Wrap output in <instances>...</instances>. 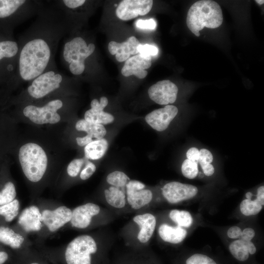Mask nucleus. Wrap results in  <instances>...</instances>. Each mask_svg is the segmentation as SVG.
<instances>
[{"label": "nucleus", "instance_id": "6ab92c4d", "mask_svg": "<svg viewBox=\"0 0 264 264\" xmlns=\"http://www.w3.org/2000/svg\"><path fill=\"white\" fill-rule=\"evenodd\" d=\"M105 203L113 211L118 213H127L125 188L110 185L104 191Z\"/></svg>", "mask_w": 264, "mask_h": 264}, {"label": "nucleus", "instance_id": "3c124183", "mask_svg": "<svg viewBox=\"0 0 264 264\" xmlns=\"http://www.w3.org/2000/svg\"><path fill=\"white\" fill-rule=\"evenodd\" d=\"M253 196V194L250 192H248L245 194V197L246 198V199H251Z\"/></svg>", "mask_w": 264, "mask_h": 264}, {"label": "nucleus", "instance_id": "c03bdc74", "mask_svg": "<svg viewBox=\"0 0 264 264\" xmlns=\"http://www.w3.org/2000/svg\"><path fill=\"white\" fill-rule=\"evenodd\" d=\"M199 152L196 147L190 148L186 153L187 159L194 162H197L199 159Z\"/></svg>", "mask_w": 264, "mask_h": 264}, {"label": "nucleus", "instance_id": "c85d7f7f", "mask_svg": "<svg viewBox=\"0 0 264 264\" xmlns=\"http://www.w3.org/2000/svg\"><path fill=\"white\" fill-rule=\"evenodd\" d=\"M229 250L231 255L241 262L246 261L250 255L245 242L241 239L232 242L229 246Z\"/></svg>", "mask_w": 264, "mask_h": 264}, {"label": "nucleus", "instance_id": "de8ad7c7", "mask_svg": "<svg viewBox=\"0 0 264 264\" xmlns=\"http://www.w3.org/2000/svg\"><path fill=\"white\" fill-rule=\"evenodd\" d=\"M256 199L262 206L264 205V186H261L258 188Z\"/></svg>", "mask_w": 264, "mask_h": 264}, {"label": "nucleus", "instance_id": "864d4df0", "mask_svg": "<svg viewBox=\"0 0 264 264\" xmlns=\"http://www.w3.org/2000/svg\"><path fill=\"white\" fill-rule=\"evenodd\" d=\"M31 264H39L37 263H31Z\"/></svg>", "mask_w": 264, "mask_h": 264}, {"label": "nucleus", "instance_id": "c756f323", "mask_svg": "<svg viewBox=\"0 0 264 264\" xmlns=\"http://www.w3.org/2000/svg\"><path fill=\"white\" fill-rule=\"evenodd\" d=\"M20 202L17 199L6 204L0 206V215L3 216L7 222L12 221L18 215Z\"/></svg>", "mask_w": 264, "mask_h": 264}, {"label": "nucleus", "instance_id": "6e6552de", "mask_svg": "<svg viewBox=\"0 0 264 264\" xmlns=\"http://www.w3.org/2000/svg\"><path fill=\"white\" fill-rule=\"evenodd\" d=\"M66 96L48 99L42 101L20 105L21 114L37 125L55 124L62 119V112L66 109Z\"/></svg>", "mask_w": 264, "mask_h": 264}, {"label": "nucleus", "instance_id": "f8f14e48", "mask_svg": "<svg viewBox=\"0 0 264 264\" xmlns=\"http://www.w3.org/2000/svg\"><path fill=\"white\" fill-rule=\"evenodd\" d=\"M153 4L152 0H124L117 6L116 14L122 20H130L148 14Z\"/></svg>", "mask_w": 264, "mask_h": 264}, {"label": "nucleus", "instance_id": "473e14b6", "mask_svg": "<svg viewBox=\"0 0 264 264\" xmlns=\"http://www.w3.org/2000/svg\"><path fill=\"white\" fill-rule=\"evenodd\" d=\"M17 192L15 185L11 181L6 182L0 191V205H3L13 201Z\"/></svg>", "mask_w": 264, "mask_h": 264}, {"label": "nucleus", "instance_id": "4c0bfd02", "mask_svg": "<svg viewBox=\"0 0 264 264\" xmlns=\"http://www.w3.org/2000/svg\"><path fill=\"white\" fill-rule=\"evenodd\" d=\"M96 170V166L91 162L88 161L84 169L80 172V177L85 180L90 177Z\"/></svg>", "mask_w": 264, "mask_h": 264}, {"label": "nucleus", "instance_id": "f03ea898", "mask_svg": "<svg viewBox=\"0 0 264 264\" xmlns=\"http://www.w3.org/2000/svg\"><path fill=\"white\" fill-rule=\"evenodd\" d=\"M69 81L57 68L46 70L29 82L15 101L22 104L66 96Z\"/></svg>", "mask_w": 264, "mask_h": 264}, {"label": "nucleus", "instance_id": "79ce46f5", "mask_svg": "<svg viewBox=\"0 0 264 264\" xmlns=\"http://www.w3.org/2000/svg\"><path fill=\"white\" fill-rule=\"evenodd\" d=\"M255 235V232L253 229L250 227L246 228L242 231L241 240L245 242L251 241Z\"/></svg>", "mask_w": 264, "mask_h": 264}, {"label": "nucleus", "instance_id": "603ef678", "mask_svg": "<svg viewBox=\"0 0 264 264\" xmlns=\"http://www.w3.org/2000/svg\"><path fill=\"white\" fill-rule=\"evenodd\" d=\"M255 2L260 5H262L264 3V0H256Z\"/></svg>", "mask_w": 264, "mask_h": 264}, {"label": "nucleus", "instance_id": "a878e982", "mask_svg": "<svg viewBox=\"0 0 264 264\" xmlns=\"http://www.w3.org/2000/svg\"><path fill=\"white\" fill-rule=\"evenodd\" d=\"M84 119L90 123L103 125L112 123L114 118L112 114L103 110L97 111L90 109L85 112Z\"/></svg>", "mask_w": 264, "mask_h": 264}, {"label": "nucleus", "instance_id": "9b49d317", "mask_svg": "<svg viewBox=\"0 0 264 264\" xmlns=\"http://www.w3.org/2000/svg\"><path fill=\"white\" fill-rule=\"evenodd\" d=\"M161 191L164 198L171 204H176L192 198L198 192L196 186L177 181L166 183L161 188Z\"/></svg>", "mask_w": 264, "mask_h": 264}, {"label": "nucleus", "instance_id": "a18cd8bd", "mask_svg": "<svg viewBox=\"0 0 264 264\" xmlns=\"http://www.w3.org/2000/svg\"><path fill=\"white\" fill-rule=\"evenodd\" d=\"M205 175L212 176L215 172V169L211 164L206 163L200 164Z\"/></svg>", "mask_w": 264, "mask_h": 264}, {"label": "nucleus", "instance_id": "e433bc0d", "mask_svg": "<svg viewBox=\"0 0 264 264\" xmlns=\"http://www.w3.org/2000/svg\"><path fill=\"white\" fill-rule=\"evenodd\" d=\"M138 54H141L147 56H155L157 54L158 48L154 45L148 44H140L137 48Z\"/></svg>", "mask_w": 264, "mask_h": 264}, {"label": "nucleus", "instance_id": "2f4dec72", "mask_svg": "<svg viewBox=\"0 0 264 264\" xmlns=\"http://www.w3.org/2000/svg\"><path fill=\"white\" fill-rule=\"evenodd\" d=\"M240 209L241 213L246 216L258 214L262 209V205L257 200L251 199H243L241 203Z\"/></svg>", "mask_w": 264, "mask_h": 264}, {"label": "nucleus", "instance_id": "7c9ffc66", "mask_svg": "<svg viewBox=\"0 0 264 264\" xmlns=\"http://www.w3.org/2000/svg\"><path fill=\"white\" fill-rule=\"evenodd\" d=\"M130 180V177L125 173L119 171L112 172L106 177V181L110 185L119 188H125Z\"/></svg>", "mask_w": 264, "mask_h": 264}, {"label": "nucleus", "instance_id": "72a5a7b5", "mask_svg": "<svg viewBox=\"0 0 264 264\" xmlns=\"http://www.w3.org/2000/svg\"><path fill=\"white\" fill-rule=\"evenodd\" d=\"M182 175L189 179H194L198 175V170L197 162L185 159L181 166Z\"/></svg>", "mask_w": 264, "mask_h": 264}, {"label": "nucleus", "instance_id": "1a4fd4ad", "mask_svg": "<svg viewBox=\"0 0 264 264\" xmlns=\"http://www.w3.org/2000/svg\"><path fill=\"white\" fill-rule=\"evenodd\" d=\"M95 45L92 43H88L82 36H74L65 42L61 61L74 75L83 74L86 69L87 60L93 54Z\"/></svg>", "mask_w": 264, "mask_h": 264}, {"label": "nucleus", "instance_id": "09e8293b", "mask_svg": "<svg viewBox=\"0 0 264 264\" xmlns=\"http://www.w3.org/2000/svg\"><path fill=\"white\" fill-rule=\"evenodd\" d=\"M244 242H245L249 254H254L256 252V248L254 244L251 241Z\"/></svg>", "mask_w": 264, "mask_h": 264}, {"label": "nucleus", "instance_id": "7ed1b4c3", "mask_svg": "<svg viewBox=\"0 0 264 264\" xmlns=\"http://www.w3.org/2000/svg\"><path fill=\"white\" fill-rule=\"evenodd\" d=\"M107 243L93 235L77 236L67 245L65 253L67 264H92L94 257L106 258Z\"/></svg>", "mask_w": 264, "mask_h": 264}, {"label": "nucleus", "instance_id": "39448f33", "mask_svg": "<svg viewBox=\"0 0 264 264\" xmlns=\"http://www.w3.org/2000/svg\"><path fill=\"white\" fill-rule=\"evenodd\" d=\"M156 227L155 216L149 212H141L123 227L121 234L128 246L133 250H142L152 238Z\"/></svg>", "mask_w": 264, "mask_h": 264}, {"label": "nucleus", "instance_id": "c9c22d12", "mask_svg": "<svg viewBox=\"0 0 264 264\" xmlns=\"http://www.w3.org/2000/svg\"><path fill=\"white\" fill-rule=\"evenodd\" d=\"M84 162L83 158L72 160L67 167L66 171L68 176L72 177L77 176L80 173Z\"/></svg>", "mask_w": 264, "mask_h": 264}, {"label": "nucleus", "instance_id": "5701e85b", "mask_svg": "<svg viewBox=\"0 0 264 264\" xmlns=\"http://www.w3.org/2000/svg\"><path fill=\"white\" fill-rule=\"evenodd\" d=\"M108 148V142L105 138L93 140L85 146V156L87 159L97 160L101 158Z\"/></svg>", "mask_w": 264, "mask_h": 264}, {"label": "nucleus", "instance_id": "bb28decb", "mask_svg": "<svg viewBox=\"0 0 264 264\" xmlns=\"http://www.w3.org/2000/svg\"><path fill=\"white\" fill-rule=\"evenodd\" d=\"M169 217L176 225L182 228L190 227L193 222L191 214L185 210L173 209L169 212Z\"/></svg>", "mask_w": 264, "mask_h": 264}, {"label": "nucleus", "instance_id": "b1692460", "mask_svg": "<svg viewBox=\"0 0 264 264\" xmlns=\"http://www.w3.org/2000/svg\"><path fill=\"white\" fill-rule=\"evenodd\" d=\"M24 241V237L16 233L13 230L0 226V242L9 245L12 248H20Z\"/></svg>", "mask_w": 264, "mask_h": 264}, {"label": "nucleus", "instance_id": "2eb2a0df", "mask_svg": "<svg viewBox=\"0 0 264 264\" xmlns=\"http://www.w3.org/2000/svg\"><path fill=\"white\" fill-rule=\"evenodd\" d=\"M72 210L66 206H59L54 210H44L42 213V222L48 230L55 232L70 222Z\"/></svg>", "mask_w": 264, "mask_h": 264}, {"label": "nucleus", "instance_id": "ea45409f", "mask_svg": "<svg viewBox=\"0 0 264 264\" xmlns=\"http://www.w3.org/2000/svg\"><path fill=\"white\" fill-rule=\"evenodd\" d=\"M136 26L141 29L154 30L156 28V23L153 19L138 20L136 22Z\"/></svg>", "mask_w": 264, "mask_h": 264}, {"label": "nucleus", "instance_id": "a19ab883", "mask_svg": "<svg viewBox=\"0 0 264 264\" xmlns=\"http://www.w3.org/2000/svg\"><path fill=\"white\" fill-rule=\"evenodd\" d=\"M199 152L198 162L200 164L209 163L213 161V157L211 153L206 149H201Z\"/></svg>", "mask_w": 264, "mask_h": 264}, {"label": "nucleus", "instance_id": "aec40b11", "mask_svg": "<svg viewBox=\"0 0 264 264\" xmlns=\"http://www.w3.org/2000/svg\"><path fill=\"white\" fill-rule=\"evenodd\" d=\"M157 232L160 238L164 242L171 244L182 242L187 236V232L184 228L177 225H171L167 223L159 225Z\"/></svg>", "mask_w": 264, "mask_h": 264}, {"label": "nucleus", "instance_id": "49530a36", "mask_svg": "<svg viewBox=\"0 0 264 264\" xmlns=\"http://www.w3.org/2000/svg\"><path fill=\"white\" fill-rule=\"evenodd\" d=\"M77 144L81 147L85 146L93 141L90 137L86 135L84 137H77L76 138Z\"/></svg>", "mask_w": 264, "mask_h": 264}, {"label": "nucleus", "instance_id": "393cba45", "mask_svg": "<svg viewBox=\"0 0 264 264\" xmlns=\"http://www.w3.org/2000/svg\"><path fill=\"white\" fill-rule=\"evenodd\" d=\"M115 264H151V263L144 249L133 250L132 252L121 258Z\"/></svg>", "mask_w": 264, "mask_h": 264}, {"label": "nucleus", "instance_id": "5fc2aeb1", "mask_svg": "<svg viewBox=\"0 0 264 264\" xmlns=\"http://www.w3.org/2000/svg\"><path fill=\"white\" fill-rule=\"evenodd\" d=\"M0 41H1V40H0Z\"/></svg>", "mask_w": 264, "mask_h": 264}, {"label": "nucleus", "instance_id": "8fccbe9b", "mask_svg": "<svg viewBox=\"0 0 264 264\" xmlns=\"http://www.w3.org/2000/svg\"><path fill=\"white\" fill-rule=\"evenodd\" d=\"M8 254L4 251L0 252V264H3L8 259Z\"/></svg>", "mask_w": 264, "mask_h": 264}, {"label": "nucleus", "instance_id": "f257e3e1", "mask_svg": "<svg viewBox=\"0 0 264 264\" xmlns=\"http://www.w3.org/2000/svg\"><path fill=\"white\" fill-rule=\"evenodd\" d=\"M69 30L53 0L48 4L44 2L34 22L18 41L16 85L29 82L46 70L57 68L55 57L58 44Z\"/></svg>", "mask_w": 264, "mask_h": 264}, {"label": "nucleus", "instance_id": "20e7f679", "mask_svg": "<svg viewBox=\"0 0 264 264\" xmlns=\"http://www.w3.org/2000/svg\"><path fill=\"white\" fill-rule=\"evenodd\" d=\"M44 3L37 0H0V23L10 37L15 26L37 16Z\"/></svg>", "mask_w": 264, "mask_h": 264}, {"label": "nucleus", "instance_id": "f3484780", "mask_svg": "<svg viewBox=\"0 0 264 264\" xmlns=\"http://www.w3.org/2000/svg\"><path fill=\"white\" fill-rule=\"evenodd\" d=\"M151 65L152 57L136 54L126 61L121 73L125 77L134 75L139 79H143L148 74L145 69L150 67Z\"/></svg>", "mask_w": 264, "mask_h": 264}, {"label": "nucleus", "instance_id": "f704fd0d", "mask_svg": "<svg viewBox=\"0 0 264 264\" xmlns=\"http://www.w3.org/2000/svg\"><path fill=\"white\" fill-rule=\"evenodd\" d=\"M186 264H217L209 256L202 254H194L186 261Z\"/></svg>", "mask_w": 264, "mask_h": 264}, {"label": "nucleus", "instance_id": "58836bf2", "mask_svg": "<svg viewBox=\"0 0 264 264\" xmlns=\"http://www.w3.org/2000/svg\"><path fill=\"white\" fill-rule=\"evenodd\" d=\"M108 104V99L104 96L100 98V102L96 99H93L90 103L91 109L97 111H102Z\"/></svg>", "mask_w": 264, "mask_h": 264}, {"label": "nucleus", "instance_id": "dca6fc26", "mask_svg": "<svg viewBox=\"0 0 264 264\" xmlns=\"http://www.w3.org/2000/svg\"><path fill=\"white\" fill-rule=\"evenodd\" d=\"M127 213L142 212L152 203L154 195L146 187L140 190H126Z\"/></svg>", "mask_w": 264, "mask_h": 264}, {"label": "nucleus", "instance_id": "4be33fe9", "mask_svg": "<svg viewBox=\"0 0 264 264\" xmlns=\"http://www.w3.org/2000/svg\"><path fill=\"white\" fill-rule=\"evenodd\" d=\"M75 129L78 131L86 132L89 137L97 139L103 138L107 133V131L102 124L88 122L84 119L78 120L75 124Z\"/></svg>", "mask_w": 264, "mask_h": 264}, {"label": "nucleus", "instance_id": "cd10ccee", "mask_svg": "<svg viewBox=\"0 0 264 264\" xmlns=\"http://www.w3.org/2000/svg\"><path fill=\"white\" fill-rule=\"evenodd\" d=\"M19 52L18 41L12 38L0 41V59L5 57H18Z\"/></svg>", "mask_w": 264, "mask_h": 264}, {"label": "nucleus", "instance_id": "ddd939ff", "mask_svg": "<svg viewBox=\"0 0 264 264\" xmlns=\"http://www.w3.org/2000/svg\"><path fill=\"white\" fill-rule=\"evenodd\" d=\"M178 88L169 80L157 82L151 86L148 91L150 99L159 105L174 103L177 98Z\"/></svg>", "mask_w": 264, "mask_h": 264}, {"label": "nucleus", "instance_id": "0eeeda50", "mask_svg": "<svg viewBox=\"0 0 264 264\" xmlns=\"http://www.w3.org/2000/svg\"><path fill=\"white\" fill-rule=\"evenodd\" d=\"M223 22L222 10L219 4L211 0H201L195 2L189 8L186 23L190 30L196 36L204 27L216 28Z\"/></svg>", "mask_w": 264, "mask_h": 264}, {"label": "nucleus", "instance_id": "423d86ee", "mask_svg": "<svg viewBox=\"0 0 264 264\" xmlns=\"http://www.w3.org/2000/svg\"><path fill=\"white\" fill-rule=\"evenodd\" d=\"M18 159L23 173L29 181L37 183L42 179L49 158L41 145L32 141L24 143L19 150Z\"/></svg>", "mask_w": 264, "mask_h": 264}, {"label": "nucleus", "instance_id": "a211bd4d", "mask_svg": "<svg viewBox=\"0 0 264 264\" xmlns=\"http://www.w3.org/2000/svg\"><path fill=\"white\" fill-rule=\"evenodd\" d=\"M140 44L134 36L129 37L125 42L119 43L111 41L108 45L110 53L115 55L116 60L122 62L128 59L131 55L138 54L137 48Z\"/></svg>", "mask_w": 264, "mask_h": 264}, {"label": "nucleus", "instance_id": "4468645a", "mask_svg": "<svg viewBox=\"0 0 264 264\" xmlns=\"http://www.w3.org/2000/svg\"><path fill=\"white\" fill-rule=\"evenodd\" d=\"M178 113L177 108L173 105H166L148 113L145 121L153 129L162 132L165 130Z\"/></svg>", "mask_w": 264, "mask_h": 264}, {"label": "nucleus", "instance_id": "37998d69", "mask_svg": "<svg viewBox=\"0 0 264 264\" xmlns=\"http://www.w3.org/2000/svg\"><path fill=\"white\" fill-rule=\"evenodd\" d=\"M242 233V230L239 226H233L228 229L227 235L229 238L235 239L240 237Z\"/></svg>", "mask_w": 264, "mask_h": 264}, {"label": "nucleus", "instance_id": "412c9836", "mask_svg": "<svg viewBox=\"0 0 264 264\" xmlns=\"http://www.w3.org/2000/svg\"><path fill=\"white\" fill-rule=\"evenodd\" d=\"M42 213L38 207L32 206L25 209L20 215L19 223L27 231H39L41 228Z\"/></svg>", "mask_w": 264, "mask_h": 264}, {"label": "nucleus", "instance_id": "9d476101", "mask_svg": "<svg viewBox=\"0 0 264 264\" xmlns=\"http://www.w3.org/2000/svg\"><path fill=\"white\" fill-rule=\"evenodd\" d=\"M112 212L97 204L88 202L79 205L72 210L71 225L77 229L106 225L112 221Z\"/></svg>", "mask_w": 264, "mask_h": 264}]
</instances>
